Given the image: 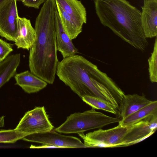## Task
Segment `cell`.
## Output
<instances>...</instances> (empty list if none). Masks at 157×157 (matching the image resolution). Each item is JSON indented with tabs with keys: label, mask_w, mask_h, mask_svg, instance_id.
<instances>
[{
	"label": "cell",
	"mask_w": 157,
	"mask_h": 157,
	"mask_svg": "<svg viewBox=\"0 0 157 157\" xmlns=\"http://www.w3.org/2000/svg\"><path fill=\"white\" fill-rule=\"evenodd\" d=\"M30 148H59L58 147L53 145H50L47 144H43L42 145L40 146H36L31 145Z\"/></svg>",
	"instance_id": "cell-24"
},
{
	"label": "cell",
	"mask_w": 157,
	"mask_h": 157,
	"mask_svg": "<svg viewBox=\"0 0 157 157\" xmlns=\"http://www.w3.org/2000/svg\"><path fill=\"white\" fill-rule=\"evenodd\" d=\"M144 0L148 1V0Z\"/></svg>",
	"instance_id": "cell-27"
},
{
	"label": "cell",
	"mask_w": 157,
	"mask_h": 157,
	"mask_svg": "<svg viewBox=\"0 0 157 157\" xmlns=\"http://www.w3.org/2000/svg\"><path fill=\"white\" fill-rule=\"evenodd\" d=\"M152 101L148 99L144 95H125L119 105L118 113L122 119L148 105Z\"/></svg>",
	"instance_id": "cell-12"
},
{
	"label": "cell",
	"mask_w": 157,
	"mask_h": 157,
	"mask_svg": "<svg viewBox=\"0 0 157 157\" xmlns=\"http://www.w3.org/2000/svg\"><path fill=\"white\" fill-rule=\"evenodd\" d=\"M14 77L15 84L28 94L37 92L46 87L48 84L28 70L16 74Z\"/></svg>",
	"instance_id": "cell-14"
},
{
	"label": "cell",
	"mask_w": 157,
	"mask_h": 157,
	"mask_svg": "<svg viewBox=\"0 0 157 157\" xmlns=\"http://www.w3.org/2000/svg\"><path fill=\"white\" fill-rule=\"evenodd\" d=\"M101 23L135 48L145 51L148 43L142 26L141 12L127 0H94Z\"/></svg>",
	"instance_id": "cell-2"
},
{
	"label": "cell",
	"mask_w": 157,
	"mask_h": 157,
	"mask_svg": "<svg viewBox=\"0 0 157 157\" xmlns=\"http://www.w3.org/2000/svg\"><path fill=\"white\" fill-rule=\"evenodd\" d=\"M28 136L15 129L0 130V143H14Z\"/></svg>",
	"instance_id": "cell-20"
},
{
	"label": "cell",
	"mask_w": 157,
	"mask_h": 157,
	"mask_svg": "<svg viewBox=\"0 0 157 157\" xmlns=\"http://www.w3.org/2000/svg\"><path fill=\"white\" fill-rule=\"evenodd\" d=\"M20 54L9 56L0 63V88L16 74L20 61Z\"/></svg>",
	"instance_id": "cell-16"
},
{
	"label": "cell",
	"mask_w": 157,
	"mask_h": 157,
	"mask_svg": "<svg viewBox=\"0 0 157 157\" xmlns=\"http://www.w3.org/2000/svg\"><path fill=\"white\" fill-rule=\"evenodd\" d=\"M141 8V25L145 37L157 36V0H144Z\"/></svg>",
	"instance_id": "cell-10"
},
{
	"label": "cell",
	"mask_w": 157,
	"mask_h": 157,
	"mask_svg": "<svg viewBox=\"0 0 157 157\" xmlns=\"http://www.w3.org/2000/svg\"><path fill=\"white\" fill-rule=\"evenodd\" d=\"M57 10L63 27L71 40L77 38L82 31L75 22L72 18L56 2Z\"/></svg>",
	"instance_id": "cell-18"
},
{
	"label": "cell",
	"mask_w": 157,
	"mask_h": 157,
	"mask_svg": "<svg viewBox=\"0 0 157 157\" xmlns=\"http://www.w3.org/2000/svg\"><path fill=\"white\" fill-rule=\"evenodd\" d=\"M55 0H46L35 21V37L29 49V67L33 74L53 83L59 62L55 29Z\"/></svg>",
	"instance_id": "cell-1"
},
{
	"label": "cell",
	"mask_w": 157,
	"mask_h": 157,
	"mask_svg": "<svg viewBox=\"0 0 157 157\" xmlns=\"http://www.w3.org/2000/svg\"><path fill=\"white\" fill-rule=\"evenodd\" d=\"M8 0H0V8L3 6Z\"/></svg>",
	"instance_id": "cell-26"
},
{
	"label": "cell",
	"mask_w": 157,
	"mask_h": 157,
	"mask_svg": "<svg viewBox=\"0 0 157 157\" xmlns=\"http://www.w3.org/2000/svg\"><path fill=\"white\" fill-rule=\"evenodd\" d=\"M22 140L28 142L53 145L59 148L87 147L78 138L62 135L52 130L29 135Z\"/></svg>",
	"instance_id": "cell-8"
},
{
	"label": "cell",
	"mask_w": 157,
	"mask_h": 157,
	"mask_svg": "<svg viewBox=\"0 0 157 157\" xmlns=\"http://www.w3.org/2000/svg\"><path fill=\"white\" fill-rule=\"evenodd\" d=\"M157 115V101H152L146 106L125 118L120 120L119 124L128 126L136 123L149 117Z\"/></svg>",
	"instance_id": "cell-17"
},
{
	"label": "cell",
	"mask_w": 157,
	"mask_h": 157,
	"mask_svg": "<svg viewBox=\"0 0 157 157\" xmlns=\"http://www.w3.org/2000/svg\"><path fill=\"white\" fill-rule=\"evenodd\" d=\"M5 117L4 116L0 117V128L3 127L4 125Z\"/></svg>",
	"instance_id": "cell-25"
},
{
	"label": "cell",
	"mask_w": 157,
	"mask_h": 157,
	"mask_svg": "<svg viewBox=\"0 0 157 157\" xmlns=\"http://www.w3.org/2000/svg\"><path fill=\"white\" fill-rule=\"evenodd\" d=\"M63 9L72 18L76 25L82 29L87 22L85 7L80 0H55Z\"/></svg>",
	"instance_id": "cell-15"
},
{
	"label": "cell",
	"mask_w": 157,
	"mask_h": 157,
	"mask_svg": "<svg viewBox=\"0 0 157 157\" xmlns=\"http://www.w3.org/2000/svg\"><path fill=\"white\" fill-rule=\"evenodd\" d=\"M82 99L87 104L95 109H101L116 114L118 113V108L112 103L98 98L86 95Z\"/></svg>",
	"instance_id": "cell-19"
},
{
	"label": "cell",
	"mask_w": 157,
	"mask_h": 157,
	"mask_svg": "<svg viewBox=\"0 0 157 157\" xmlns=\"http://www.w3.org/2000/svg\"><path fill=\"white\" fill-rule=\"evenodd\" d=\"M13 49L10 43L0 38V62L4 60Z\"/></svg>",
	"instance_id": "cell-22"
},
{
	"label": "cell",
	"mask_w": 157,
	"mask_h": 157,
	"mask_svg": "<svg viewBox=\"0 0 157 157\" xmlns=\"http://www.w3.org/2000/svg\"><path fill=\"white\" fill-rule=\"evenodd\" d=\"M128 126L121 147L138 143L152 135L157 128V115L149 117Z\"/></svg>",
	"instance_id": "cell-9"
},
{
	"label": "cell",
	"mask_w": 157,
	"mask_h": 157,
	"mask_svg": "<svg viewBox=\"0 0 157 157\" xmlns=\"http://www.w3.org/2000/svg\"><path fill=\"white\" fill-rule=\"evenodd\" d=\"M128 129V126L119 124L113 128L103 130L101 128L85 134H78L87 147H121L123 139Z\"/></svg>",
	"instance_id": "cell-5"
},
{
	"label": "cell",
	"mask_w": 157,
	"mask_h": 157,
	"mask_svg": "<svg viewBox=\"0 0 157 157\" xmlns=\"http://www.w3.org/2000/svg\"><path fill=\"white\" fill-rule=\"evenodd\" d=\"M120 120L118 118L96 111L92 108L83 112L71 114L55 130L60 133L79 134L91 129L101 128L109 124L118 122Z\"/></svg>",
	"instance_id": "cell-4"
},
{
	"label": "cell",
	"mask_w": 157,
	"mask_h": 157,
	"mask_svg": "<svg viewBox=\"0 0 157 157\" xmlns=\"http://www.w3.org/2000/svg\"><path fill=\"white\" fill-rule=\"evenodd\" d=\"M93 64L83 56L75 54L59 62L56 74L59 80L81 98L90 95L107 101L92 82Z\"/></svg>",
	"instance_id": "cell-3"
},
{
	"label": "cell",
	"mask_w": 157,
	"mask_h": 157,
	"mask_svg": "<svg viewBox=\"0 0 157 157\" xmlns=\"http://www.w3.org/2000/svg\"><path fill=\"white\" fill-rule=\"evenodd\" d=\"M55 19L57 51L61 53L63 58L76 54L78 53V50L63 29L57 10Z\"/></svg>",
	"instance_id": "cell-11"
},
{
	"label": "cell",
	"mask_w": 157,
	"mask_h": 157,
	"mask_svg": "<svg viewBox=\"0 0 157 157\" xmlns=\"http://www.w3.org/2000/svg\"><path fill=\"white\" fill-rule=\"evenodd\" d=\"M18 36L14 42L17 48L29 50L35 37V31L29 19L25 17L18 18Z\"/></svg>",
	"instance_id": "cell-13"
},
{
	"label": "cell",
	"mask_w": 157,
	"mask_h": 157,
	"mask_svg": "<svg viewBox=\"0 0 157 157\" xmlns=\"http://www.w3.org/2000/svg\"><path fill=\"white\" fill-rule=\"evenodd\" d=\"M53 128L44 107L38 106L26 112L15 129L29 135L49 131Z\"/></svg>",
	"instance_id": "cell-6"
},
{
	"label": "cell",
	"mask_w": 157,
	"mask_h": 157,
	"mask_svg": "<svg viewBox=\"0 0 157 157\" xmlns=\"http://www.w3.org/2000/svg\"><path fill=\"white\" fill-rule=\"evenodd\" d=\"M22 2L25 6L38 9L40 5L43 3L46 0H18Z\"/></svg>",
	"instance_id": "cell-23"
},
{
	"label": "cell",
	"mask_w": 157,
	"mask_h": 157,
	"mask_svg": "<svg viewBox=\"0 0 157 157\" xmlns=\"http://www.w3.org/2000/svg\"><path fill=\"white\" fill-rule=\"evenodd\" d=\"M157 38L156 36L153 52L148 59L149 78L152 82H157Z\"/></svg>",
	"instance_id": "cell-21"
},
{
	"label": "cell",
	"mask_w": 157,
	"mask_h": 157,
	"mask_svg": "<svg viewBox=\"0 0 157 157\" xmlns=\"http://www.w3.org/2000/svg\"><path fill=\"white\" fill-rule=\"evenodd\" d=\"M17 0H8L0 8V36L14 42L18 36Z\"/></svg>",
	"instance_id": "cell-7"
}]
</instances>
